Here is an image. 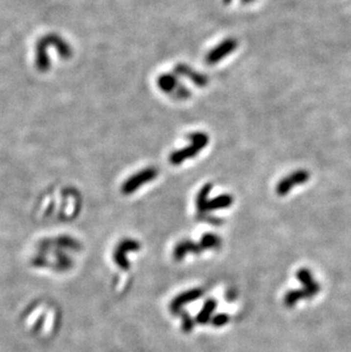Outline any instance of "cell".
I'll return each mask as SVG.
<instances>
[{
  "mask_svg": "<svg viewBox=\"0 0 351 352\" xmlns=\"http://www.w3.org/2000/svg\"><path fill=\"white\" fill-rule=\"evenodd\" d=\"M189 145L186 146L182 149L175 151L170 155L169 161L172 165H180L186 160L192 159L196 156L199 153L207 147L208 142H209V137L206 132L197 131L194 134L188 135Z\"/></svg>",
  "mask_w": 351,
  "mask_h": 352,
  "instance_id": "6da1fadb",
  "label": "cell"
},
{
  "mask_svg": "<svg viewBox=\"0 0 351 352\" xmlns=\"http://www.w3.org/2000/svg\"><path fill=\"white\" fill-rule=\"evenodd\" d=\"M158 175L159 171L155 168H153V166L142 169L124 181L122 187H121V191H122L124 195L134 194L138 188H140L141 186H144L145 184H148L151 183L152 180H154L155 178L158 177Z\"/></svg>",
  "mask_w": 351,
  "mask_h": 352,
  "instance_id": "7a4b0ae2",
  "label": "cell"
},
{
  "mask_svg": "<svg viewBox=\"0 0 351 352\" xmlns=\"http://www.w3.org/2000/svg\"><path fill=\"white\" fill-rule=\"evenodd\" d=\"M158 85L163 93L169 94L175 98L186 99L187 97L190 96L189 90L185 86H183L178 78L171 73H165L160 76L158 79Z\"/></svg>",
  "mask_w": 351,
  "mask_h": 352,
  "instance_id": "3957f363",
  "label": "cell"
},
{
  "mask_svg": "<svg viewBox=\"0 0 351 352\" xmlns=\"http://www.w3.org/2000/svg\"><path fill=\"white\" fill-rule=\"evenodd\" d=\"M309 178H310V173L307 170H298V171L292 172L283 179H281L280 183L277 184L276 193L279 196H285V195L290 193L293 187L307 183Z\"/></svg>",
  "mask_w": 351,
  "mask_h": 352,
  "instance_id": "277c9868",
  "label": "cell"
},
{
  "mask_svg": "<svg viewBox=\"0 0 351 352\" xmlns=\"http://www.w3.org/2000/svg\"><path fill=\"white\" fill-rule=\"evenodd\" d=\"M140 249V244L133 238H124L121 240V242L117 244L113 252V259L114 262L117 263V267H120L121 269L127 270L129 269L130 264L129 261L127 260L126 253L127 252H133V251H138Z\"/></svg>",
  "mask_w": 351,
  "mask_h": 352,
  "instance_id": "5b68a950",
  "label": "cell"
},
{
  "mask_svg": "<svg viewBox=\"0 0 351 352\" xmlns=\"http://www.w3.org/2000/svg\"><path fill=\"white\" fill-rule=\"evenodd\" d=\"M236 48H237V41L233 39V38H228V39L224 40L208 53L206 61L209 65L217 64L221 59H224L229 54H232Z\"/></svg>",
  "mask_w": 351,
  "mask_h": 352,
  "instance_id": "8992f818",
  "label": "cell"
},
{
  "mask_svg": "<svg viewBox=\"0 0 351 352\" xmlns=\"http://www.w3.org/2000/svg\"><path fill=\"white\" fill-rule=\"evenodd\" d=\"M203 295V291L201 288H193L186 292H183L179 295H177L175 299L170 303V309L173 313H178L184 305H188L190 302L196 301Z\"/></svg>",
  "mask_w": 351,
  "mask_h": 352,
  "instance_id": "52a82bcc",
  "label": "cell"
},
{
  "mask_svg": "<svg viewBox=\"0 0 351 352\" xmlns=\"http://www.w3.org/2000/svg\"><path fill=\"white\" fill-rule=\"evenodd\" d=\"M202 247L199 243H194L192 240L189 239H184L182 242L177 243L175 247H173V259L177 261L183 260L188 253H194V254H199L202 252Z\"/></svg>",
  "mask_w": 351,
  "mask_h": 352,
  "instance_id": "ba28073f",
  "label": "cell"
},
{
  "mask_svg": "<svg viewBox=\"0 0 351 352\" xmlns=\"http://www.w3.org/2000/svg\"><path fill=\"white\" fill-rule=\"evenodd\" d=\"M175 70L177 74L186 76V78H188L190 81L199 87L207 86L208 82H209V79H208L206 74H201V73L195 71V70H193L190 66L186 64H178Z\"/></svg>",
  "mask_w": 351,
  "mask_h": 352,
  "instance_id": "9c48e42d",
  "label": "cell"
},
{
  "mask_svg": "<svg viewBox=\"0 0 351 352\" xmlns=\"http://www.w3.org/2000/svg\"><path fill=\"white\" fill-rule=\"evenodd\" d=\"M234 203V197L229 194H222L219 196H215L212 200H208L206 204V209H204V214L207 212L221 210V209H227Z\"/></svg>",
  "mask_w": 351,
  "mask_h": 352,
  "instance_id": "30bf717a",
  "label": "cell"
},
{
  "mask_svg": "<svg viewBox=\"0 0 351 352\" xmlns=\"http://www.w3.org/2000/svg\"><path fill=\"white\" fill-rule=\"evenodd\" d=\"M297 278L301 282V284L304 285V288H307L308 291H310L312 295H317L321 291V286L319 284L314 280L310 270L305 269V268H302V269H299L297 273Z\"/></svg>",
  "mask_w": 351,
  "mask_h": 352,
  "instance_id": "8fae6325",
  "label": "cell"
},
{
  "mask_svg": "<svg viewBox=\"0 0 351 352\" xmlns=\"http://www.w3.org/2000/svg\"><path fill=\"white\" fill-rule=\"evenodd\" d=\"M314 298V295L310 291H308L307 288H300V290H291L288 291L284 296V305L291 308L297 305V303L300 301V300L304 299H309Z\"/></svg>",
  "mask_w": 351,
  "mask_h": 352,
  "instance_id": "7c38bea8",
  "label": "cell"
},
{
  "mask_svg": "<svg viewBox=\"0 0 351 352\" xmlns=\"http://www.w3.org/2000/svg\"><path fill=\"white\" fill-rule=\"evenodd\" d=\"M215 308H217V302L214 299H208L201 309V311L197 313L195 322L197 324H207L211 320L212 313L214 312Z\"/></svg>",
  "mask_w": 351,
  "mask_h": 352,
  "instance_id": "4fadbf2b",
  "label": "cell"
},
{
  "mask_svg": "<svg viewBox=\"0 0 351 352\" xmlns=\"http://www.w3.org/2000/svg\"><path fill=\"white\" fill-rule=\"evenodd\" d=\"M211 189H212V185L206 184L202 188H201L200 191L196 195V208L201 215H204V209H206L208 196H209Z\"/></svg>",
  "mask_w": 351,
  "mask_h": 352,
  "instance_id": "5bb4252c",
  "label": "cell"
},
{
  "mask_svg": "<svg viewBox=\"0 0 351 352\" xmlns=\"http://www.w3.org/2000/svg\"><path fill=\"white\" fill-rule=\"evenodd\" d=\"M199 244L201 245V247H202L203 251L218 249L221 244V239L218 235L212 234V233H207V234H204L202 236V238H201Z\"/></svg>",
  "mask_w": 351,
  "mask_h": 352,
  "instance_id": "9a60e30c",
  "label": "cell"
},
{
  "mask_svg": "<svg viewBox=\"0 0 351 352\" xmlns=\"http://www.w3.org/2000/svg\"><path fill=\"white\" fill-rule=\"evenodd\" d=\"M229 320H231V317L227 313H218V315L212 317L210 322L214 327H221L228 324Z\"/></svg>",
  "mask_w": 351,
  "mask_h": 352,
  "instance_id": "2e32d148",
  "label": "cell"
},
{
  "mask_svg": "<svg viewBox=\"0 0 351 352\" xmlns=\"http://www.w3.org/2000/svg\"><path fill=\"white\" fill-rule=\"evenodd\" d=\"M182 317L183 330L186 333H189L194 329V320L190 318V316L187 312H182Z\"/></svg>",
  "mask_w": 351,
  "mask_h": 352,
  "instance_id": "e0dca14e",
  "label": "cell"
},
{
  "mask_svg": "<svg viewBox=\"0 0 351 352\" xmlns=\"http://www.w3.org/2000/svg\"><path fill=\"white\" fill-rule=\"evenodd\" d=\"M224 1H225V3H228V2H231L232 0H224Z\"/></svg>",
  "mask_w": 351,
  "mask_h": 352,
  "instance_id": "ac0fdd59",
  "label": "cell"
}]
</instances>
